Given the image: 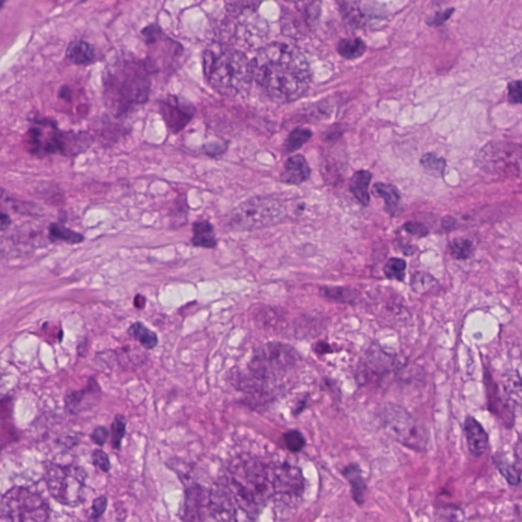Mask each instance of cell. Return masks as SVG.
I'll use <instances>...</instances> for the list:
<instances>
[{"instance_id": "6da1fadb", "label": "cell", "mask_w": 522, "mask_h": 522, "mask_svg": "<svg viewBox=\"0 0 522 522\" xmlns=\"http://www.w3.org/2000/svg\"><path fill=\"white\" fill-rule=\"evenodd\" d=\"M272 496V469L242 458L225 468L212 485L210 511L218 522H254Z\"/></svg>"}, {"instance_id": "7a4b0ae2", "label": "cell", "mask_w": 522, "mask_h": 522, "mask_svg": "<svg viewBox=\"0 0 522 522\" xmlns=\"http://www.w3.org/2000/svg\"><path fill=\"white\" fill-rule=\"evenodd\" d=\"M253 81L276 103H291L310 87V66L298 47L274 42L259 49L251 61Z\"/></svg>"}, {"instance_id": "3957f363", "label": "cell", "mask_w": 522, "mask_h": 522, "mask_svg": "<svg viewBox=\"0 0 522 522\" xmlns=\"http://www.w3.org/2000/svg\"><path fill=\"white\" fill-rule=\"evenodd\" d=\"M153 66L147 61L124 59L107 68L103 78L104 100L115 117H122L149 97Z\"/></svg>"}, {"instance_id": "277c9868", "label": "cell", "mask_w": 522, "mask_h": 522, "mask_svg": "<svg viewBox=\"0 0 522 522\" xmlns=\"http://www.w3.org/2000/svg\"><path fill=\"white\" fill-rule=\"evenodd\" d=\"M203 71L208 85L229 97L248 92L253 81L251 62L246 55L223 45L214 44L205 49Z\"/></svg>"}, {"instance_id": "5b68a950", "label": "cell", "mask_w": 522, "mask_h": 522, "mask_svg": "<svg viewBox=\"0 0 522 522\" xmlns=\"http://www.w3.org/2000/svg\"><path fill=\"white\" fill-rule=\"evenodd\" d=\"M297 362L298 354L291 346L276 342L262 345L249 362L246 386L261 396L270 395V386L280 382Z\"/></svg>"}, {"instance_id": "8992f818", "label": "cell", "mask_w": 522, "mask_h": 522, "mask_svg": "<svg viewBox=\"0 0 522 522\" xmlns=\"http://www.w3.org/2000/svg\"><path fill=\"white\" fill-rule=\"evenodd\" d=\"M85 470L80 466L49 464L45 468L44 481L49 494L64 506L77 507L85 499Z\"/></svg>"}, {"instance_id": "52a82bcc", "label": "cell", "mask_w": 522, "mask_h": 522, "mask_svg": "<svg viewBox=\"0 0 522 522\" xmlns=\"http://www.w3.org/2000/svg\"><path fill=\"white\" fill-rule=\"evenodd\" d=\"M285 216V207L280 201L272 197H253L235 208L231 225L237 231H253L277 225Z\"/></svg>"}, {"instance_id": "ba28073f", "label": "cell", "mask_w": 522, "mask_h": 522, "mask_svg": "<svg viewBox=\"0 0 522 522\" xmlns=\"http://www.w3.org/2000/svg\"><path fill=\"white\" fill-rule=\"evenodd\" d=\"M1 511L8 522H48L50 508L39 494L17 487L2 497Z\"/></svg>"}, {"instance_id": "9c48e42d", "label": "cell", "mask_w": 522, "mask_h": 522, "mask_svg": "<svg viewBox=\"0 0 522 522\" xmlns=\"http://www.w3.org/2000/svg\"><path fill=\"white\" fill-rule=\"evenodd\" d=\"M381 420L386 431L403 446L423 451L429 434L409 412L395 404H386L381 411Z\"/></svg>"}, {"instance_id": "30bf717a", "label": "cell", "mask_w": 522, "mask_h": 522, "mask_svg": "<svg viewBox=\"0 0 522 522\" xmlns=\"http://www.w3.org/2000/svg\"><path fill=\"white\" fill-rule=\"evenodd\" d=\"M521 146L505 141L485 144L476 156L478 167L485 173L502 177H519L521 171Z\"/></svg>"}, {"instance_id": "8fae6325", "label": "cell", "mask_w": 522, "mask_h": 522, "mask_svg": "<svg viewBox=\"0 0 522 522\" xmlns=\"http://www.w3.org/2000/svg\"><path fill=\"white\" fill-rule=\"evenodd\" d=\"M321 2H293L281 8V29L286 35L303 37L313 31L321 15Z\"/></svg>"}, {"instance_id": "7c38bea8", "label": "cell", "mask_w": 522, "mask_h": 522, "mask_svg": "<svg viewBox=\"0 0 522 522\" xmlns=\"http://www.w3.org/2000/svg\"><path fill=\"white\" fill-rule=\"evenodd\" d=\"M62 134L57 122L51 119L34 120L25 136L26 148L32 156L40 158L59 154Z\"/></svg>"}, {"instance_id": "4fadbf2b", "label": "cell", "mask_w": 522, "mask_h": 522, "mask_svg": "<svg viewBox=\"0 0 522 522\" xmlns=\"http://www.w3.org/2000/svg\"><path fill=\"white\" fill-rule=\"evenodd\" d=\"M274 495H279L286 501L301 499L304 492V480L299 467L283 464L272 469Z\"/></svg>"}, {"instance_id": "5bb4252c", "label": "cell", "mask_w": 522, "mask_h": 522, "mask_svg": "<svg viewBox=\"0 0 522 522\" xmlns=\"http://www.w3.org/2000/svg\"><path fill=\"white\" fill-rule=\"evenodd\" d=\"M160 111L167 128L171 133L177 134L193 119L195 109L187 101L177 96H167L160 101Z\"/></svg>"}, {"instance_id": "9a60e30c", "label": "cell", "mask_w": 522, "mask_h": 522, "mask_svg": "<svg viewBox=\"0 0 522 522\" xmlns=\"http://www.w3.org/2000/svg\"><path fill=\"white\" fill-rule=\"evenodd\" d=\"M94 138L84 131H62L59 154L74 158L87 151L93 145Z\"/></svg>"}, {"instance_id": "2e32d148", "label": "cell", "mask_w": 522, "mask_h": 522, "mask_svg": "<svg viewBox=\"0 0 522 522\" xmlns=\"http://www.w3.org/2000/svg\"><path fill=\"white\" fill-rule=\"evenodd\" d=\"M464 433L472 455L481 457L487 452L489 448V437L483 425L476 418H466L464 422Z\"/></svg>"}, {"instance_id": "e0dca14e", "label": "cell", "mask_w": 522, "mask_h": 522, "mask_svg": "<svg viewBox=\"0 0 522 522\" xmlns=\"http://www.w3.org/2000/svg\"><path fill=\"white\" fill-rule=\"evenodd\" d=\"M311 169L301 154L290 156L283 165L281 182L288 185H300L310 177Z\"/></svg>"}, {"instance_id": "ac0fdd59", "label": "cell", "mask_w": 522, "mask_h": 522, "mask_svg": "<svg viewBox=\"0 0 522 522\" xmlns=\"http://www.w3.org/2000/svg\"><path fill=\"white\" fill-rule=\"evenodd\" d=\"M66 57L76 66H90L96 61L95 48L87 41L74 40L66 47Z\"/></svg>"}, {"instance_id": "d6986e66", "label": "cell", "mask_w": 522, "mask_h": 522, "mask_svg": "<svg viewBox=\"0 0 522 522\" xmlns=\"http://www.w3.org/2000/svg\"><path fill=\"white\" fill-rule=\"evenodd\" d=\"M203 491L198 485L189 489L186 494L185 501L184 521L202 522L203 521Z\"/></svg>"}, {"instance_id": "ffe728a7", "label": "cell", "mask_w": 522, "mask_h": 522, "mask_svg": "<svg viewBox=\"0 0 522 522\" xmlns=\"http://www.w3.org/2000/svg\"><path fill=\"white\" fill-rule=\"evenodd\" d=\"M342 474L351 485L354 501L362 505L365 501L367 487L362 476V468L357 464H350L342 470Z\"/></svg>"}, {"instance_id": "44dd1931", "label": "cell", "mask_w": 522, "mask_h": 522, "mask_svg": "<svg viewBox=\"0 0 522 522\" xmlns=\"http://www.w3.org/2000/svg\"><path fill=\"white\" fill-rule=\"evenodd\" d=\"M191 243L195 247L212 249L216 248V238L214 227L207 221H198L193 225V237Z\"/></svg>"}, {"instance_id": "7402d4cb", "label": "cell", "mask_w": 522, "mask_h": 522, "mask_svg": "<svg viewBox=\"0 0 522 522\" xmlns=\"http://www.w3.org/2000/svg\"><path fill=\"white\" fill-rule=\"evenodd\" d=\"M373 175L369 171H357L354 174L353 177L350 181V191L355 196L362 205L366 206L369 204L371 197H369V188L371 184Z\"/></svg>"}, {"instance_id": "603a6c76", "label": "cell", "mask_w": 522, "mask_h": 522, "mask_svg": "<svg viewBox=\"0 0 522 522\" xmlns=\"http://www.w3.org/2000/svg\"><path fill=\"white\" fill-rule=\"evenodd\" d=\"M373 193L384 199L386 208L390 210L391 214H394L398 209L401 195L394 185L377 183L373 185Z\"/></svg>"}, {"instance_id": "cb8c5ba5", "label": "cell", "mask_w": 522, "mask_h": 522, "mask_svg": "<svg viewBox=\"0 0 522 522\" xmlns=\"http://www.w3.org/2000/svg\"><path fill=\"white\" fill-rule=\"evenodd\" d=\"M49 239L51 242H64L68 244H79L85 240L78 232L73 231L61 223H51L49 227Z\"/></svg>"}, {"instance_id": "d4e9b609", "label": "cell", "mask_w": 522, "mask_h": 522, "mask_svg": "<svg viewBox=\"0 0 522 522\" xmlns=\"http://www.w3.org/2000/svg\"><path fill=\"white\" fill-rule=\"evenodd\" d=\"M129 335L139 342L146 349H153L158 346V339L156 333L146 328L141 322H135L129 328Z\"/></svg>"}, {"instance_id": "484cf974", "label": "cell", "mask_w": 522, "mask_h": 522, "mask_svg": "<svg viewBox=\"0 0 522 522\" xmlns=\"http://www.w3.org/2000/svg\"><path fill=\"white\" fill-rule=\"evenodd\" d=\"M366 51V44L360 38L343 39L339 42L338 53L347 59H355L362 57Z\"/></svg>"}, {"instance_id": "4316f807", "label": "cell", "mask_w": 522, "mask_h": 522, "mask_svg": "<svg viewBox=\"0 0 522 522\" xmlns=\"http://www.w3.org/2000/svg\"><path fill=\"white\" fill-rule=\"evenodd\" d=\"M311 137H313V132L308 129L296 128L286 139L283 143V151L286 153H292L300 149L306 142L310 140Z\"/></svg>"}, {"instance_id": "83f0119b", "label": "cell", "mask_w": 522, "mask_h": 522, "mask_svg": "<svg viewBox=\"0 0 522 522\" xmlns=\"http://www.w3.org/2000/svg\"><path fill=\"white\" fill-rule=\"evenodd\" d=\"M420 165L425 173L435 178H442L447 167L445 158H439L435 153L425 154L420 160Z\"/></svg>"}, {"instance_id": "f1b7e54d", "label": "cell", "mask_w": 522, "mask_h": 522, "mask_svg": "<svg viewBox=\"0 0 522 522\" xmlns=\"http://www.w3.org/2000/svg\"><path fill=\"white\" fill-rule=\"evenodd\" d=\"M18 440V433L10 420V413L0 416V454L8 445Z\"/></svg>"}, {"instance_id": "f546056e", "label": "cell", "mask_w": 522, "mask_h": 522, "mask_svg": "<svg viewBox=\"0 0 522 522\" xmlns=\"http://www.w3.org/2000/svg\"><path fill=\"white\" fill-rule=\"evenodd\" d=\"M340 10L342 16L351 25L360 27L364 23V15L360 8H358L357 2H341Z\"/></svg>"}, {"instance_id": "4dcf8cb0", "label": "cell", "mask_w": 522, "mask_h": 522, "mask_svg": "<svg viewBox=\"0 0 522 522\" xmlns=\"http://www.w3.org/2000/svg\"><path fill=\"white\" fill-rule=\"evenodd\" d=\"M498 469L501 472L507 483L511 485H519L521 482V469L515 464L508 460H501L497 463Z\"/></svg>"}, {"instance_id": "1f68e13d", "label": "cell", "mask_w": 522, "mask_h": 522, "mask_svg": "<svg viewBox=\"0 0 522 522\" xmlns=\"http://www.w3.org/2000/svg\"><path fill=\"white\" fill-rule=\"evenodd\" d=\"M406 262L400 259H391L384 268L386 278L402 281L405 278Z\"/></svg>"}, {"instance_id": "d6a6232c", "label": "cell", "mask_w": 522, "mask_h": 522, "mask_svg": "<svg viewBox=\"0 0 522 522\" xmlns=\"http://www.w3.org/2000/svg\"><path fill=\"white\" fill-rule=\"evenodd\" d=\"M97 386V384H96ZM94 386H91V382H89V386L84 390L77 391V392H72L70 394L66 395V408L71 413H77L80 410L81 404L83 403L86 399V395L93 389Z\"/></svg>"}, {"instance_id": "836d02e7", "label": "cell", "mask_w": 522, "mask_h": 522, "mask_svg": "<svg viewBox=\"0 0 522 522\" xmlns=\"http://www.w3.org/2000/svg\"><path fill=\"white\" fill-rule=\"evenodd\" d=\"M127 420L121 414H118L111 425V445L113 448L120 449L122 438L126 434Z\"/></svg>"}, {"instance_id": "e575fe53", "label": "cell", "mask_w": 522, "mask_h": 522, "mask_svg": "<svg viewBox=\"0 0 522 522\" xmlns=\"http://www.w3.org/2000/svg\"><path fill=\"white\" fill-rule=\"evenodd\" d=\"M283 442L288 450L291 452H299L306 444L304 436L298 431H290L286 433L283 435Z\"/></svg>"}, {"instance_id": "d590c367", "label": "cell", "mask_w": 522, "mask_h": 522, "mask_svg": "<svg viewBox=\"0 0 522 522\" xmlns=\"http://www.w3.org/2000/svg\"><path fill=\"white\" fill-rule=\"evenodd\" d=\"M472 243L463 238L455 239L451 244V253L458 259H468L472 255Z\"/></svg>"}, {"instance_id": "8d00e7d4", "label": "cell", "mask_w": 522, "mask_h": 522, "mask_svg": "<svg viewBox=\"0 0 522 522\" xmlns=\"http://www.w3.org/2000/svg\"><path fill=\"white\" fill-rule=\"evenodd\" d=\"M440 517L446 522H464L465 514L463 510L454 505H447L442 507L439 512Z\"/></svg>"}, {"instance_id": "74e56055", "label": "cell", "mask_w": 522, "mask_h": 522, "mask_svg": "<svg viewBox=\"0 0 522 522\" xmlns=\"http://www.w3.org/2000/svg\"><path fill=\"white\" fill-rule=\"evenodd\" d=\"M434 283H435V280H434L433 277L425 274V272H418V274H414L413 278H412L411 283L414 291L423 293V292L431 289V288L433 287Z\"/></svg>"}, {"instance_id": "f35d334b", "label": "cell", "mask_w": 522, "mask_h": 522, "mask_svg": "<svg viewBox=\"0 0 522 522\" xmlns=\"http://www.w3.org/2000/svg\"><path fill=\"white\" fill-rule=\"evenodd\" d=\"M92 461H93L94 465L100 467L102 472H107L111 469V461H109V456L104 451L97 449L94 451L92 454Z\"/></svg>"}, {"instance_id": "ab89813d", "label": "cell", "mask_w": 522, "mask_h": 522, "mask_svg": "<svg viewBox=\"0 0 522 522\" xmlns=\"http://www.w3.org/2000/svg\"><path fill=\"white\" fill-rule=\"evenodd\" d=\"M508 100L513 104L521 103V82L519 80L511 82L508 85Z\"/></svg>"}, {"instance_id": "60d3db41", "label": "cell", "mask_w": 522, "mask_h": 522, "mask_svg": "<svg viewBox=\"0 0 522 522\" xmlns=\"http://www.w3.org/2000/svg\"><path fill=\"white\" fill-rule=\"evenodd\" d=\"M404 229L408 232V233L412 234V235L418 236V237H425L429 234V230L422 223H414V221H409L406 223L404 225Z\"/></svg>"}, {"instance_id": "b9f144b4", "label": "cell", "mask_w": 522, "mask_h": 522, "mask_svg": "<svg viewBox=\"0 0 522 522\" xmlns=\"http://www.w3.org/2000/svg\"><path fill=\"white\" fill-rule=\"evenodd\" d=\"M107 499L105 497H100L97 499L94 500L93 505H92V517L94 519H100L102 516L103 513L106 510Z\"/></svg>"}, {"instance_id": "7bdbcfd3", "label": "cell", "mask_w": 522, "mask_h": 522, "mask_svg": "<svg viewBox=\"0 0 522 522\" xmlns=\"http://www.w3.org/2000/svg\"><path fill=\"white\" fill-rule=\"evenodd\" d=\"M455 12V8H447L444 12H437L431 21H427L429 26H441L445 21L449 20Z\"/></svg>"}, {"instance_id": "ee69618b", "label": "cell", "mask_w": 522, "mask_h": 522, "mask_svg": "<svg viewBox=\"0 0 522 522\" xmlns=\"http://www.w3.org/2000/svg\"><path fill=\"white\" fill-rule=\"evenodd\" d=\"M109 433L104 427H98L94 429L93 433L91 435V439L98 446H103L106 442L107 438H109Z\"/></svg>"}, {"instance_id": "f6af8a7d", "label": "cell", "mask_w": 522, "mask_h": 522, "mask_svg": "<svg viewBox=\"0 0 522 522\" xmlns=\"http://www.w3.org/2000/svg\"><path fill=\"white\" fill-rule=\"evenodd\" d=\"M12 225V218L6 212H0V231H6Z\"/></svg>"}, {"instance_id": "bcb514c9", "label": "cell", "mask_w": 522, "mask_h": 522, "mask_svg": "<svg viewBox=\"0 0 522 522\" xmlns=\"http://www.w3.org/2000/svg\"><path fill=\"white\" fill-rule=\"evenodd\" d=\"M59 96L62 100H70L71 98V90L68 86H62L61 90H59Z\"/></svg>"}, {"instance_id": "7dc6e473", "label": "cell", "mask_w": 522, "mask_h": 522, "mask_svg": "<svg viewBox=\"0 0 522 522\" xmlns=\"http://www.w3.org/2000/svg\"><path fill=\"white\" fill-rule=\"evenodd\" d=\"M315 351L319 354H324L330 351V349H328V345H326V344L319 343L317 344V347H315Z\"/></svg>"}, {"instance_id": "c3c4849f", "label": "cell", "mask_w": 522, "mask_h": 522, "mask_svg": "<svg viewBox=\"0 0 522 522\" xmlns=\"http://www.w3.org/2000/svg\"><path fill=\"white\" fill-rule=\"evenodd\" d=\"M134 304L137 308H143L144 305H145V298L143 296L137 295L134 300Z\"/></svg>"}, {"instance_id": "681fc988", "label": "cell", "mask_w": 522, "mask_h": 522, "mask_svg": "<svg viewBox=\"0 0 522 522\" xmlns=\"http://www.w3.org/2000/svg\"><path fill=\"white\" fill-rule=\"evenodd\" d=\"M6 1H0V12L3 10L4 6H6Z\"/></svg>"}]
</instances>
